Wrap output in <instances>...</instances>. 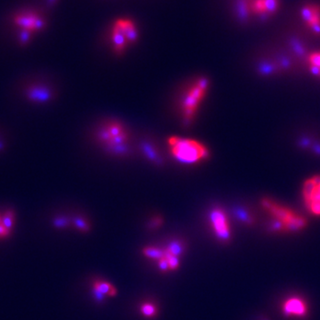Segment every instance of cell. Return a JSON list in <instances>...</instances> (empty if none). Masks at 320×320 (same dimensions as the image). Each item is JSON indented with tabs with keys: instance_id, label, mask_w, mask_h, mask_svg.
Masks as SVG:
<instances>
[{
	"instance_id": "cell-16",
	"label": "cell",
	"mask_w": 320,
	"mask_h": 320,
	"mask_svg": "<svg viewBox=\"0 0 320 320\" xmlns=\"http://www.w3.org/2000/svg\"><path fill=\"white\" fill-rule=\"evenodd\" d=\"M261 2L266 21L277 13L280 6V0H261Z\"/></svg>"
},
{
	"instance_id": "cell-5",
	"label": "cell",
	"mask_w": 320,
	"mask_h": 320,
	"mask_svg": "<svg viewBox=\"0 0 320 320\" xmlns=\"http://www.w3.org/2000/svg\"><path fill=\"white\" fill-rule=\"evenodd\" d=\"M12 23L18 32L19 42L24 45L32 40L47 25V20L42 13L35 8H21L12 16Z\"/></svg>"
},
{
	"instance_id": "cell-25",
	"label": "cell",
	"mask_w": 320,
	"mask_h": 320,
	"mask_svg": "<svg viewBox=\"0 0 320 320\" xmlns=\"http://www.w3.org/2000/svg\"><path fill=\"white\" fill-rule=\"evenodd\" d=\"M308 29L314 34L315 36L320 37V20L313 22L311 25L308 27Z\"/></svg>"
},
{
	"instance_id": "cell-23",
	"label": "cell",
	"mask_w": 320,
	"mask_h": 320,
	"mask_svg": "<svg viewBox=\"0 0 320 320\" xmlns=\"http://www.w3.org/2000/svg\"><path fill=\"white\" fill-rule=\"evenodd\" d=\"M165 258L167 259L168 261V266H169V270L170 271H176L179 268V264H180V261H179V257L176 256H165Z\"/></svg>"
},
{
	"instance_id": "cell-13",
	"label": "cell",
	"mask_w": 320,
	"mask_h": 320,
	"mask_svg": "<svg viewBox=\"0 0 320 320\" xmlns=\"http://www.w3.org/2000/svg\"><path fill=\"white\" fill-rule=\"evenodd\" d=\"M111 40H112L114 51L117 54H122L129 46L128 40L124 36V34L115 25H113L112 27V32H111Z\"/></svg>"
},
{
	"instance_id": "cell-24",
	"label": "cell",
	"mask_w": 320,
	"mask_h": 320,
	"mask_svg": "<svg viewBox=\"0 0 320 320\" xmlns=\"http://www.w3.org/2000/svg\"><path fill=\"white\" fill-rule=\"evenodd\" d=\"M53 224L57 228H66L69 226V221L65 217H60V218L55 219L53 221Z\"/></svg>"
},
{
	"instance_id": "cell-19",
	"label": "cell",
	"mask_w": 320,
	"mask_h": 320,
	"mask_svg": "<svg viewBox=\"0 0 320 320\" xmlns=\"http://www.w3.org/2000/svg\"><path fill=\"white\" fill-rule=\"evenodd\" d=\"M144 150L146 156L151 161H153V162L157 163V164H161L162 163V159L160 158L158 151L155 150V148L153 146H151L149 144H144Z\"/></svg>"
},
{
	"instance_id": "cell-28",
	"label": "cell",
	"mask_w": 320,
	"mask_h": 320,
	"mask_svg": "<svg viewBox=\"0 0 320 320\" xmlns=\"http://www.w3.org/2000/svg\"><path fill=\"white\" fill-rule=\"evenodd\" d=\"M0 224H1V216H0Z\"/></svg>"
},
{
	"instance_id": "cell-12",
	"label": "cell",
	"mask_w": 320,
	"mask_h": 320,
	"mask_svg": "<svg viewBox=\"0 0 320 320\" xmlns=\"http://www.w3.org/2000/svg\"><path fill=\"white\" fill-rule=\"evenodd\" d=\"M236 17L241 22H248L253 17L251 11V0H235Z\"/></svg>"
},
{
	"instance_id": "cell-18",
	"label": "cell",
	"mask_w": 320,
	"mask_h": 320,
	"mask_svg": "<svg viewBox=\"0 0 320 320\" xmlns=\"http://www.w3.org/2000/svg\"><path fill=\"white\" fill-rule=\"evenodd\" d=\"M164 251H165V256L179 257L183 251V246L181 245V242L173 241L165 249H164Z\"/></svg>"
},
{
	"instance_id": "cell-6",
	"label": "cell",
	"mask_w": 320,
	"mask_h": 320,
	"mask_svg": "<svg viewBox=\"0 0 320 320\" xmlns=\"http://www.w3.org/2000/svg\"><path fill=\"white\" fill-rule=\"evenodd\" d=\"M304 206L310 214L320 217V175L308 178L302 188Z\"/></svg>"
},
{
	"instance_id": "cell-11",
	"label": "cell",
	"mask_w": 320,
	"mask_h": 320,
	"mask_svg": "<svg viewBox=\"0 0 320 320\" xmlns=\"http://www.w3.org/2000/svg\"><path fill=\"white\" fill-rule=\"evenodd\" d=\"M26 95L31 101L44 102L51 100L53 93L48 87L43 85H35L27 90Z\"/></svg>"
},
{
	"instance_id": "cell-7",
	"label": "cell",
	"mask_w": 320,
	"mask_h": 320,
	"mask_svg": "<svg viewBox=\"0 0 320 320\" xmlns=\"http://www.w3.org/2000/svg\"><path fill=\"white\" fill-rule=\"evenodd\" d=\"M210 224L215 237L222 242L230 240V226L227 213L223 208H214L210 213Z\"/></svg>"
},
{
	"instance_id": "cell-21",
	"label": "cell",
	"mask_w": 320,
	"mask_h": 320,
	"mask_svg": "<svg viewBox=\"0 0 320 320\" xmlns=\"http://www.w3.org/2000/svg\"><path fill=\"white\" fill-rule=\"evenodd\" d=\"M14 221H15V213L12 210L6 211L5 214L1 217V224L9 231L13 228Z\"/></svg>"
},
{
	"instance_id": "cell-22",
	"label": "cell",
	"mask_w": 320,
	"mask_h": 320,
	"mask_svg": "<svg viewBox=\"0 0 320 320\" xmlns=\"http://www.w3.org/2000/svg\"><path fill=\"white\" fill-rule=\"evenodd\" d=\"M73 224H74L75 227L77 229H80L81 232H88L89 229H90L89 224L85 220L80 218V217L75 218L73 220Z\"/></svg>"
},
{
	"instance_id": "cell-3",
	"label": "cell",
	"mask_w": 320,
	"mask_h": 320,
	"mask_svg": "<svg viewBox=\"0 0 320 320\" xmlns=\"http://www.w3.org/2000/svg\"><path fill=\"white\" fill-rule=\"evenodd\" d=\"M99 144L109 153L125 156L130 149V135L128 128L118 121H107L96 133Z\"/></svg>"
},
{
	"instance_id": "cell-20",
	"label": "cell",
	"mask_w": 320,
	"mask_h": 320,
	"mask_svg": "<svg viewBox=\"0 0 320 320\" xmlns=\"http://www.w3.org/2000/svg\"><path fill=\"white\" fill-rule=\"evenodd\" d=\"M141 312L146 318H153L158 314V309L151 303H145L141 306Z\"/></svg>"
},
{
	"instance_id": "cell-27",
	"label": "cell",
	"mask_w": 320,
	"mask_h": 320,
	"mask_svg": "<svg viewBox=\"0 0 320 320\" xmlns=\"http://www.w3.org/2000/svg\"><path fill=\"white\" fill-rule=\"evenodd\" d=\"M58 0H48V4L49 5H55L57 3Z\"/></svg>"
},
{
	"instance_id": "cell-29",
	"label": "cell",
	"mask_w": 320,
	"mask_h": 320,
	"mask_svg": "<svg viewBox=\"0 0 320 320\" xmlns=\"http://www.w3.org/2000/svg\"><path fill=\"white\" fill-rule=\"evenodd\" d=\"M265 320V319H262V320Z\"/></svg>"
},
{
	"instance_id": "cell-8",
	"label": "cell",
	"mask_w": 320,
	"mask_h": 320,
	"mask_svg": "<svg viewBox=\"0 0 320 320\" xmlns=\"http://www.w3.org/2000/svg\"><path fill=\"white\" fill-rule=\"evenodd\" d=\"M283 314L288 318L303 319L309 312V306L305 299L299 295H292L284 300L281 305Z\"/></svg>"
},
{
	"instance_id": "cell-14",
	"label": "cell",
	"mask_w": 320,
	"mask_h": 320,
	"mask_svg": "<svg viewBox=\"0 0 320 320\" xmlns=\"http://www.w3.org/2000/svg\"><path fill=\"white\" fill-rule=\"evenodd\" d=\"M94 291L96 293V298L98 300L102 299L103 294H107L110 297L116 296L117 293V290L112 286V284L102 281V280H96L93 285Z\"/></svg>"
},
{
	"instance_id": "cell-1",
	"label": "cell",
	"mask_w": 320,
	"mask_h": 320,
	"mask_svg": "<svg viewBox=\"0 0 320 320\" xmlns=\"http://www.w3.org/2000/svg\"><path fill=\"white\" fill-rule=\"evenodd\" d=\"M261 207L270 215L272 227L277 231L299 232L307 226L304 216L272 198L264 197L261 200Z\"/></svg>"
},
{
	"instance_id": "cell-15",
	"label": "cell",
	"mask_w": 320,
	"mask_h": 320,
	"mask_svg": "<svg viewBox=\"0 0 320 320\" xmlns=\"http://www.w3.org/2000/svg\"><path fill=\"white\" fill-rule=\"evenodd\" d=\"M306 64L312 74L320 78V51L309 53L306 57Z\"/></svg>"
},
{
	"instance_id": "cell-9",
	"label": "cell",
	"mask_w": 320,
	"mask_h": 320,
	"mask_svg": "<svg viewBox=\"0 0 320 320\" xmlns=\"http://www.w3.org/2000/svg\"><path fill=\"white\" fill-rule=\"evenodd\" d=\"M114 25L117 26L124 34L129 46L137 41L139 37L138 30L132 20L128 18H120L114 22Z\"/></svg>"
},
{
	"instance_id": "cell-4",
	"label": "cell",
	"mask_w": 320,
	"mask_h": 320,
	"mask_svg": "<svg viewBox=\"0 0 320 320\" xmlns=\"http://www.w3.org/2000/svg\"><path fill=\"white\" fill-rule=\"evenodd\" d=\"M167 144L172 157L184 165H195L210 158L208 147L192 139L172 136Z\"/></svg>"
},
{
	"instance_id": "cell-2",
	"label": "cell",
	"mask_w": 320,
	"mask_h": 320,
	"mask_svg": "<svg viewBox=\"0 0 320 320\" xmlns=\"http://www.w3.org/2000/svg\"><path fill=\"white\" fill-rule=\"evenodd\" d=\"M210 86L207 77H199L188 85L179 102V112L184 127L192 126Z\"/></svg>"
},
{
	"instance_id": "cell-17",
	"label": "cell",
	"mask_w": 320,
	"mask_h": 320,
	"mask_svg": "<svg viewBox=\"0 0 320 320\" xmlns=\"http://www.w3.org/2000/svg\"><path fill=\"white\" fill-rule=\"evenodd\" d=\"M143 254L145 257L149 258L151 260H157L160 261L165 256V251L164 249H160L158 247H153V246H148L143 249Z\"/></svg>"
},
{
	"instance_id": "cell-26",
	"label": "cell",
	"mask_w": 320,
	"mask_h": 320,
	"mask_svg": "<svg viewBox=\"0 0 320 320\" xmlns=\"http://www.w3.org/2000/svg\"><path fill=\"white\" fill-rule=\"evenodd\" d=\"M163 224V219L160 216H155L154 218L151 219L150 222V227L151 228H159Z\"/></svg>"
},
{
	"instance_id": "cell-10",
	"label": "cell",
	"mask_w": 320,
	"mask_h": 320,
	"mask_svg": "<svg viewBox=\"0 0 320 320\" xmlns=\"http://www.w3.org/2000/svg\"><path fill=\"white\" fill-rule=\"evenodd\" d=\"M300 15L306 26L309 27L315 21H320V5L313 3L304 5L300 10Z\"/></svg>"
}]
</instances>
